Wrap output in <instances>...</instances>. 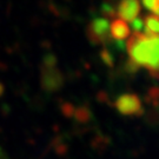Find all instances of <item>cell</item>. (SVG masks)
<instances>
[{
    "mask_svg": "<svg viewBox=\"0 0 159 159\" xmlns=\"http://www.w3.org/2000/svg\"><path fill=\"white\" fill-rule=\"evenodd\" d=\"M126 46L131 61H133L138 66H145L148 72L154 78H157L159 57L158 37H148L142 32H134L127 40Z\"/></svg>",
    "mask_w": 159,
    "mask_h": 159,
    "instance_id": "cell-1",
    "label": "cell"
},
{
    "mask_svg": "<svg viewBox=\"0 0 159 159\" xmlns=\"http://www.w3.org/2000/svg\"><path fill=\"white\" fill-rule=\"evenodd\" d=\"M86 34L93 44H105L110 40V23L106 18H96L87 26Z\"/></svg>",
    "mask_w": 159,
    "mask_h": 159,
    "instance_id": "cell-2",
    "label": "cell"
},
{
    "mask_svg": "<svg viewBox=\"0 0 159 159\" xmlns=\"http://www.w3.org/2000/svg\"><path fill=\"white\" fill-rule=\"evenodd\" d=\"M114 105L120 113L123 114L140 116L143 113L142 102L136 94H123L116 100Z\"/></svg>",
    "mask_w": 159,
    "mask_h": 159,
    "instance_id": "cell-3",
    "label": "cell"
},
{
    "mask_svg": "<svg viewBox=\"0 0 159 159\" xmlns=\"http://www.w3.org/2000/svg\"><path fill=\"white\" fill-rule=\"evenodd\" d=\"M64 84L61 72L54 67H41V85L46 91H57Z\"/></svg>",
    "mask_w": 159,
    "mask_h": 159,
    "instance_id": "cell-4",
    "label": "cell"
},
{
    "mask_svg": "<svg viewBox=\"0 0 159 159\" xmlns=\"http://www.w3.org/2000/svg\"><path fill=\"white\" fill-rule=\"evenodd\" d=\"M140 12V2L137 0H125L121 1L118 5V8L116 10V14L119 17L120 20L124 21H132Z\"/></svg>",
    "mask_w": 159,
    "mask_h": 159,
    "instance_id": "cell-5",
    "label": "cell"
},
{
    "mask_svg": "<svg viewBox=\"0 0 159 159\" xmlns=\"http://www.w3.org/2000/svg\"><path fill=\"white\" fill-rule=\"evenodd\" d=\"M130 35L129 25L120 19H116L110 26V37L116 39V41H121Z\"/></svg>",
    "mask_w": 159,
    "mask_h": 159,
    "instance_id": "cell-6",
    "label": "cell"
},
{
    "mask_svg": "<svg viewBox=\"0 0 159 159\" xmlns=\"http://www.w3.org/2000/svg\"><path fill=\"white\" fill-rule=\"evenodd\" d=\"M145 25V33L148 37H158L159 32V24H158V16H148L145 17V20L143 21Z\"/></svg>",
    "mask_w": 159,
    "mask_h": 159,
    "instance_id": "cell-7",
    "label": "cell"
},
{
    "mask_svg": "<svg viewBox=\"0 0 159 159\" xmlns=\"http://www.w3.org/2000/svg\"><path fill=\"white\" fill-rule=\"evenodd\" d=\"M73 117L79 123H87L91 119V111L87 106H80L78 108H74Z\"/></svg>",
    "mask_w": 159,
    "mask_h": 159,
    "instance_id": "cell-8",
    "label": "cell"
},
{
    "mask_svg": "<svg viewBox=\"0 0 159 159\" xmlns=\"http://www.w3.org/2000/svg\"><path fill=\"white\" fill-rule=\"evenodd\" d=\"M143 5L145 6L148 10H151L153 12L154 16H158L159 13V2L158 0H144Z\"/></svg>",
    "mask_w": 159,
    "mask_h": 159,
    "instance_id": "cell-9",
    "label": "cell"
},
{
    "mask_svg": "<svg viewBox=\"0 0 159 159\" xmlns=\"http://www.w3.org/2000/svg\"><path fill=\"white\" fill-rule=\"evenodd\" d=\"M102 12L104 13V16L106 18H113L116 16V8L112 4L106 2V4H102Z\"/></svg>",
    "mask_w": 159,
    "mask_h": 159,
    "instance_id": "cell-10",
    "label": "cell"
},
{
    "mask_svg": "<svg viewBox=\"0 0 159 159\" xmlns=\"http://www.w3.org/2000/svg\"><path fill=\"white\" fill-rule=\"evenodd\" d=\"M100 57H102V61L107 66H113V57H112L111 52L108 51L107 48H102L100 51Z\"/></svg>",
    "mask_w": 159,
    "mask_h": 159,
    "instance_id": "cell-11",
    "label": "cell"
},
{
    "mask_svg": "<svg viewBox=\"0 0 159 159\" xmlns=\"http://www.w3.org/2000/svg\"><path fill=\"white\" fill-rule=\"evenodd\" d=\"M56 64H57V58L54 54H46L44 57V64H43L44 67H54Z\"/></svg>",
    "mask_w": 159,
    "mask_h": 159,
    "instance_id": "cell-12",
    "label": "cell"
},
{
    "mask_svg": "<svg viewBox=\"0 0 159 159\" xmlns=\"http://www.w3.org/2000/svg\"><path fill=\"white\" fill-rule=\"evenodd\" d=\"M61 112L65 117H73L74 113V106L70 102H64L61 105Z\"/></svg>",
    "mask_w": 159,
    "mask_h": 159,
    "instance_id": "cell-13",
    "label": "cell"
},
{
    "mask_svg": "<svg viewBox=\"0 0 159 159\" xmlns=\"http://www.w3.org/2000/svg\"><path fill=\"white\" fill-rule=\"evenodd\" d=\"M158 89L157 87H152L150 91H148V99L152 102V104H153L154 106H157L158 105Z\"/></svg>",
    "mask_w": 159,
    "mask_h": 159,
    "instance_id": "cell-14",
    "label": "cell"
},
{
    "mask_svg": "<svg viewBox=\"0 0 159 159\" xmlns=\"http://www.w3.org/2000/svg\"><path fill=\"white\" fill-rule=\"evenodd\" d=\"M143 25H144V23L140 18H136L134 20H132V29L134 30V32H137V33H139L142 31Z\"/></svg>",
    "mask_w": 159,
    "mask_h": 159,
    "instance_id": "cell-15",
    "label": "cell"
},
{
    "mask_svg": "<svg viewBox=\"0 0 159 159\" xmlns=\"http://www.w3.org/2000/svg\"><path fill=\"white\" fill-rule=\"evenodd\" d=\"M138 68H139V66L136 65L133 61H131V60H127V61H126L125 70L129 72V73H136L137 71H138Z\"/></svg>",
    "mask_w": 159,
    "mask_h": 159,
    "instance_id": "cell-16",
    "label": "cell"
},
{
    "mask_svg": "<svg viewBox=\"0 0 159 159\" xmlns=\"http://www.w3.org/2000/svg\"><path fill=\"white\" fill-rule=\"evenodd\" d=\"M2 93H4V85L0 83V96H1Z\"/></svg>",
    "mask_w": 159,
    "mask_h": 159,
    "instance_id": "cell-17",
    "label": "cell"
},
{
    "mask_svg": "<svg viewBox=\"0 0 159 159\" xmlns=\"http://www.w3.org/2000/svg\"><path fill=\"white\" fill-rule=\"evenodd\" d=\"M1 157H2V152H1V150H0V159H1Z\"/></svg>",
    "mask_w": 159,
    "mask_h": 159,
    "instance_id": "cell-18",
    "label": "cell"
}]
</instances>
